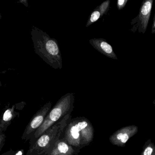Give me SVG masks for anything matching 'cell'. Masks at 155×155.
I'll return each instance as SVG.
<instances>
[{"mask_svg": "<svg viewBox=\"0 0 155 155\" xmlns=\"http://www.w3.org/2000/svg\"><path fill=\"white\" fill-rule=\"evenodd\" d=\"M31 35L35 52L53 68L61 69L62 57L57 40L35 26L32 27Z\"/></svg>", "mask_w": 155, "mask_h": 155, "instance_id": "obj_1", "label": "cell"}, {"mask_svg": "<svg viewBox=\"0 0 155 155\" xmlns=\"http://www.w3.org/2000/svg\"><path fill=\"white\" fill-rule=\"evenodd\" d=\"M93 134L90 121L85 117H77L71 119L60 139L81 150L89 145L93 139Z\"/></svg>", "mask_w": 155, "mask_h": 155, "instance_id": "obj_2", "label": "cell"}, {"mask_svg": "<svg viewBox=\"0 0 155 155\" xmlns=\"http://www.w3.org/2000/svg\"><path fill=\"white\" fill-rule=\"evenodd\" d=\"M74 101L75 97L73 93H67L61 97L55 106L51 108L41 127L36 131L31 139L29 140V146L47 130L66 116L71 115L74 107Z\"/></svg>", "mask_w": 155, "mask_h": 155, "instance_id": "obj_3", "label": "cell"}, {"mask_svg": "<svg viewBox=\"0 0 155 155\" xmlns=\"http://www.w3.org/2000/svg\"><path fill=\"white\" fill-rule=\"evenodd\" d=\"M71 118V115L64 118L45 131L30 145L26 155H46L59 139L64 128Z\"/></svg>", "mask_w": 155, "mask_h": 155, "instance_id": "obj_4", "label": "cell"}, {"mask_svg": "<svg viewBox=\"0 0 155 155\" xmlns=\"http://www.w3.org/2000/svg\"><path fill=\"white\" fill-rule=\"evenodd\" d=\"M153 0H144L141 3L138 15L131 20L130 24L132 28L130 30L132 32L138 31L144 34L147 31L151 15Z\"/></svg>", "mask_w": 155, "mask_h": 155, "instance_id": "obj_5", "label": "cell"}, {"mask_svg": "<svg viewBox=\"0 0 155 155\" xmlns=\"http://www.w3.org/2000/svg\"><path fill=\"white\" fill-rule=\"evenodd\" d=\"M51 101L47 102L33 116L27 125L22 134L21 139L25 141L30 140L35 132L43 124L47 114L51 108Z\"/></svg>", "mask_w": 155, "mask_h": 155, "instance_id": "obj_6", "label": "cell"}, {"mask_svg": "<svg viewBox=\"0 0 155 155\" xmlns=\"http://www.w3.org/2000/svg\"><path fill=\"white\" fill-rule=\"evenodd\" d=\"M80 150L59 139L46 155H77Z\"/></svg>", "mask_w": 155, "mask_h": 155, "instance_id": "obj_7", "label": "cell"}, {"mask_svg": "<svg viewBox=\"0 0 155 155\" xmlns=\"http://www.w3.org/2000/svg\"><path fill=\"white\" fill-rule=\"evenodd\" d=\"M91 45L106 57L117 60V55L114 52L112 47L107 42L106 40L103 38L91 39L89 41Z\"/></svg>", "mask_w": 155, "mask_h": 155, "instance_id": "obj_8", "label": "cell"}, {"mask_svg": "<svg viewBox=\"0 0 155 155\" xmlns=\"http://www.w3.org/2000/svg\"><path fill=\"white\" fill-rule=\"evenodd\" d=\"M16 105L8 107L2 113L0 121V131L4 132L11 124L13 120L19 116V113L16 111Z\"/></svg>", "mask_w": 155, "mask_h": 155, "instance_id": "obj_9", "label": "cell"}, {"mask_svg": "<svg viewBox=\"0 0 155 155\" xmlns=\"http://www.w3.org/2000/svg\"><path fill=\"white\" fill-rule=\"evenodd\" d=\"M110 1L107 0L97 7L89 18L86 27H88L96 22L99 19L106 14L109 9Z\"/></svg>", "mask_w": 155, "mask_h": 155, "instance_id": "obj_10", "label": "cell"}, {"mask_svg": "<svg viewBox=\"0 0 155 155\" xmlns=\"http://www.w3.org/2000/svg\"><path fill=\"white\" fill-rule=\"evenodd\" d=\"M6 141V136L4 132L0 131V151H2V148L5 145Z\"/></svg>", "mask_w": 155, "mask_h": 155, "instance_id": "obj_11", "label": "cell"}, {"mask_svg": "<svg viewBox=\"0 0 155 155\" xmlns=\"http://www.w3.org/2000/svg\"><path fill=\"white\" fill-rule=\"evenodd\" d=\"M128 1V0H118L117 1V8L119 10L123 9L126 6Z\"/></svg>", "mask_w": 155, "mask_h": 155, "instance_id": "obj_12", "label": "cell"}, {"mask_svg": "<svg viewBox=\"0 0 155 155\" xmlns=\"http://www.w3.org/2000/svg\"><path fill=\"white\" fill-rule=\"evenodd\" d=\"M153 149L150 147H148L146 149L144 152V155H151Z\"/></svg>", "mask_w": 155, "mask_h": 155, "instance_id": "obj_13", "label": "cell"}, {"mask_svg": "<svg viewBox=\"0 0 155 155\" xmlns=\"http://www.w3.org/2000/svg\"><path fill=\"white\" fill-rule=\"evenodd\" d=\"M129 137L127 134L125 133V134H123V135H122V137H121L120 140H121V142H122V143H125L127 141Z\"/></svg>", "mask_w": 155, "mask_h": 155, "instance_id": "obj_14", "label": "cell"}, {"mask_svg": "<svg viewBox=\"0 0 155 155\" xmlns=\"http://www.w3.org/2000/svg\"><path fill=\"white\" fill-rule=\"evenodd\" d=\"M151 33L152 34H155V12L154 18H153V24H152V28H151Z\"/></svg>", "mask_w": 155, "mask_h": 155, "instance_id": "obj_15", "label": "cell"}, {"mask_svg": "<svg viewBox=\"0 0 155 155\" xmlns=\"http://www.w3.org/2000/svg\"><path fill=\"white\" fill-rule=\"evenodd\" d=\"M15 152H16V151H14V150H12V149H11L8 151L2 154L1 155H14Z\"/></svg>", "mask_w": 155, "mask_h": 155, "instance_id": "obj_16", "label": "cell"}, {"mask_svg": "<svg viewBox=\"0 0 155 155\" xmlns=\"http://www.w3.org/2000/svg\"><path fill=\"white\" fill-rule=\"evenodd\" d=\"M24 154V150L23 149L19 150L15 152L14 155H23Z\"/></svg>", "mask_w": 155, "mask_h": 155, "instance_id": "obj_17", "label": "cell"}, {"mask_svg": "<svg viewBox=\"0 0 155 155\" xmlns=\"http://www.w3.org/2000/svg\"><path fill=\"white\" fill-rule=\"evenodd\" d=\"M123 135L122 133H120L119 134H118L117 136V138L118 140H121V137H122V136Z\"/></svg>", "mask_w": 155, "mask_h": 155, "instance_id": "obj_18", "label": "cell"}]
</instances>
